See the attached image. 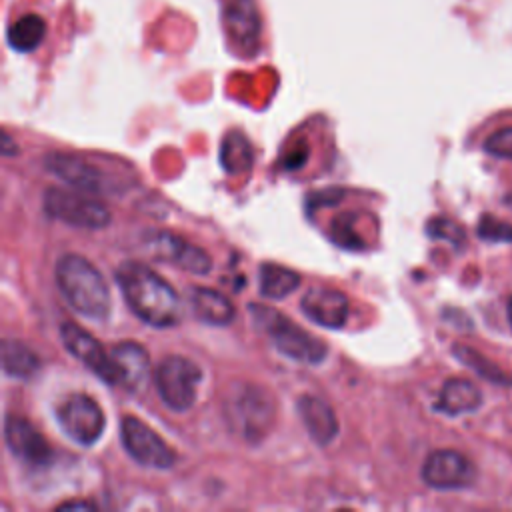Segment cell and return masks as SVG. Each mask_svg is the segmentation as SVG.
<instances>
[{
    "mask_svg": "<svg viewBox=\"0 0 512 512\" xmlns=\"http://www.w3.org/2000/svg\"><path fill=\"white\" fill-rule=\"evenodd\" d=\"M228 426L248 442L262 440L274 424L272 396L254 384H234L222 402Z\"/></svg>",
    "mask_w": 512,
    "mask_h": 512,
    "instance_id": "4",
    "label": "cell"
},
{
    "mask_svg": "<svg viewBox=\"0 0 512 512\" xmlns=\"http://www.w3.org/2000/svg\"><path fill=\"white\" fill-rule=\"evenodd\" d=\"M114 386L128 392H140L150 376V356L138 342H118L110 350Z\"/></svg>",
    "mask_w": 512,
    "mask_h": 512,
    "instance_id": "16",
    "label": "cell"
},
{
    "mask_svg": "<svg viewBox=\"0 0 512 512\" xmlns=\"http://www.w3.org/2000/svg\"><path fill=\"white\" fill-rule=\"evenodd\" d=\"M486 152L498 158H512V128H502L490 134L484 142Z\"/></svg>",
    "mask_w": 512,
    "mask_h": 512,
    "instance_id": "27",
    "label": "cell"
},
{
    "mask_svg": "<svg viewBox=\"0 0 512 512\" xmlns=\"http://www.w3.org/2000/svg\"><path fill=\"white\" fill-rule=\"evenodd\" d=\"M300 310L310 322L328 330H338L348 320L350 302L346 294L336 288L312 286L304 292L300 300Z\"/></svg>",
    "mask_w": 512,
    "mask_h": 512,
    "instance_id": "15",
    "label": "cell"
},
{
    "mask_svg": "<svg viewBox=\"0 0 512 512\" xmlns=\"http://www.w3.org/2000/svg\"><path fill=\"white\" fill-rule=\"evenodd\" d=\"M250 314L258 328L270 336L274 348L282 356H288L302 364H320L326 358V342L314 338L310 332L300 328L278 310L262 304H250Z\"/></svg>",
    "mask_w": 512,
    "mask_h": 512,
    "instance_id": "5",
    "label": "cell"
},
{
    "mask_svg": "<svg viewBox=\"0 0 512 512\" xmlns=\"http://www.w3.org/2000/svg\"><path fill=\"white\" fill-rule=\"evenodd\" d=\"M62 430L80 446H94L106 426V418L96 400L88 394H72L58 408Z\"/></svg>",
    "mask_w": 512,
    "mask_h": 512,
    "instance_id": "9",
    "label": "cell"
},
{
    "mask_svg": "<svg viewBox=\"0 0 512 512\" xmlns=\"http://www.w3.org/2000/svg\"><path fill=\"white\" fill-rule=\"evenodd\" d=\"M60 508H62V510H68V508H92V504H84V502H68V504H62Z\"/></svg>",
    "mask_w": 512,
    "mask_h": 512,
    "instance_id": "29",
    "label": "cell"
},
{
    "mask_svg": "<svg viewBox=\"0 0 512 512\" xmlns=\"http://www.w3.org/2000/svg\"><path fill=\"white\" fill-rule=\"evenodd\" d=\"M116 282L130 310L154 328L180 324L184 306L176 290L148 266L126 260L116 270Z\"/></svg>",
    "mask_w": 512,
    "mask_h": 512,
    "instance_id": "1",
    "label": "cell"
},
{
    "mask_svg": "<svg viewBox=\"0 0 512 512\" xmlns=\"http://www.w3.org/2000/svg\"><path fill=\"white\" fill-rule=\"evenodd\" d=\"M120 440L126 452L142 466L166 470L176 462L174 450L136 416H124L120 424Z\"/></svg>",
    "mask_w": 512,
    "mask_h": 512,
    "instance_id": "8",
    "label": "cell"
},
{
    "mask_svg": "<svg viewBox=\"0 0 512 512\" xmlns=\"http://www.w3.org/2000/svg\"><path fill=\"white\" fill-rule=\"evenodd\" d=\"M296 410L308 436L318 446H326L338 436V418L326 400L312 394H304L298 398Z\"/></svg>",
    "mask_w": 512,
    "mask_h": 512,
    "instance_id": "17",
    "label": "cell"
},
{
    "mask_svg": "<svg viewBox=\"0 0 512 512\" xmlns=\"http://www.w3.org/2000/svg\"><path fill=\"white\" fill-rule=\"evenodd\" d=\"M220 162L228 174L246 172L252 166V146L240 132H228L222 140Z\"/></svg>",
    "mask_w": 512,
    "mask_h": 512,
    "instance_id": "23",
    "label": "cell"
},
{
    "mask_svg": "<svg viewBox=\"0 0 512 512\" xmlns=\"http://www.w3.org/2000/svg\"><path fill=\"white\" fill-rule=\"evenodd\" d=\"M44 168L68 186L88 194H124L134 180L128 168L112 160H96L78 152H50L44 156Z\"/></svg>",
    "mask_w": 512,
    "mask_h": 512,
    "instance_id": "3",
    "label": "cell"
},
{
    "mask_svg": "<svg viewBox=\"0 0 512 512\" xmlns=\"http://www.w3.org/2000/svg\"><path fill=\"white\" fill-rule=\"evenodd\" d=\"M478 236L486 242H512V224L486 214L480 218Z\"/></svg>",
    "mask_w": 512,
    "mask_h": 512,
    "instance_id": "26",
    "label": "cell"
},
{
    "mask_svg": "<svg viewBox=\"0 0 512 512\" xmlns=\"http://www.w3.org/2000/svg\"><path fill=\"white\" fill-rule=\"evenodd\" d=\"M300 280H302L300 274L286 266H280L274 262H264L260 266V294L264 298L280 300L290 292H294Z\"/></svg>",
    "mask_w": 512,
    "mask_h": 512,
    "instance_id": "22",
    "label": "cell"
},
{
    "mask_svg": "<svg viewBox=\"0 0 512 512\" xmlns=\"http://www.w3.org/2000/svg\"><path fill=\"white\" fill-rule=\"evenodd\" d=\"M44 212L74 228L100 230L110 224V210L94 194L68 188H48L42 198Z\"/></svg>",
    "mask_w": 512,
    "mask_h": 512,
    "instance_id": "6",
    "label": "cell"
},
{
    "mask_svg": "<svg viewBox=\"0 0 512 512\" xmlns=\"http://www.w3.org/2000/svg\"><path fill=\"white\" fill-rule=\"evenodd\" d=\"M146 248L152 258L178 266L190 274H208L212 270V258L208 252L172 232H152L146 238Z\"/></svg>",
    "mask_w": 512,
    "mask_h": 512,
    "instance_id": "11",
    "label": "cell"
},
{
    "mask_svg": "<svg viewBox=\"0 0 512 512\" xmlns=\"http://www.w3.org/2000/svg\"><path fill=\"white\" fill-rule=\"evenodd\" d=\"M60 340H62L64 348L76 360H80L92 374H96L108 386H114L110 350H104V346L90 332H86L84 328H80L74 322H62L60 324Z\"/></svg>",
    "mask_w": 512,
    "mask_h": 512,
    "instance_id": "14",
    "label": "cell"
},
{
    "mask_svg": "<svg viewBox=\"0 0 512 512\" xmlns=\"http://www.w3.org/2000/svg\"><path fill=\"white\" fill-rule=\"evenodd\" d=\"M224 32L232 48L250 58L258 52L262 20L254 0H222Z\"/></svg>",
    "mask_w": 512,
    "mask_h": 512,
    "instance_id": "10",
    "label": "cell"
},
{
    "mask_svg": "<svg viewBox=\"0 0 512 512\" xmlns=\"http://www.w3.org/2000/svg\"><path fill=\"white\" fill-rule=\"evenodd\" d=\"M506 316H508V322H510V326H512V296H510V300H508V304H506Z\"/></svg>",
    "mask_w": 512,
    "mask_h": 512,
    "instance_id": "30",
    "label": "cell"
},
{
    "mask_svg": "<svg viewBox=\"0 0 512 512\" xmlns=\"http://www.w3.org/2000/svg\"><path fill=\"white\" fill-rule=\"evenodd\" d=\"M4 442L8 450L26 466L44 468L52 462V448L44 436L22 416L4 418Z\"/></svg>",
    "mask_w": 512,
    "mask_h": 512,
    "instance_id": "13",
    "label": "cell"
},
{
    "mask_svg": "<svg viewBox=\"0 0 512 512\" xmlns=\"http://www.w3.org/2000/svg\"><path fill=\"white\" fill-rule=\"evenodd\" d=\"M426 232H428V236H432L436 240H446L452 246H462L466 240L464 230L448 218H432L426 226Z\"/></svg>",
    "mask_w": 512,
    "mask_h": 512,
    "instance_id": "25",
    "label": "cell"
},
{
    "mask_svg": "<svg viewBox=\"0 0 512 512\" xmlns=\"http://www.w3.org/2000/svg\"><path fill=\"white\" fill-rule=\"evenodd\" d=\"M474 478V464L456 450H434L422 464V480L436 490H460Z\"/></svg>",
    "mask_w": 512,
    "mask_h": 512,
    "instance_id": "12",
    "label": "cell"
},
{
    "mask_svg": "<svg viewBox=\"0 0 512 512\" xmlns=\"http://www.w3.org/2000/svg\"><path fill=\"white\" fill-rule=\"evenodd\" d=\"M452 352H454V356L462 362V364H466V366H470L474 372H478L482 378H486V380H490V382H496V384H508V382H512V380H508L506 378V374L496 366V364H492L488 358H484L480 352H476L474 348H468V346H464V344H454L452 346Z\"/></svg>",
    "mask_w": 512,
    "mask_h": 512,
    "instance_id": "24",
    "label": "cell"
},
{
    "mask_svg": "<svg viewBox=\"0 0 512 512\" xmlns=\"http://www.w3.org/2000/svg\"><path fill=\"white\" fill-rule=\"evenodd\" d=\"M46 36V20L40 14H24L8 28V44L16 52L36 50Z\"/></svg>",
    "mask_w": 512,
    "mask_h": 512,
    "instance_id": "21",
    "label": "cell"
},
{
    "mask_svg": "<svg viewBox=\"0 0 512 512\" xmlns=\"http://www.w3.org/2000/svg\"><path fill=\"white\" fill-rule=\"evenodd\" d=\"M200 380L202 370L184 356H166L154 372L158 396L174 412H186L194 406Z\"/></svg>",
    "mask_w": 512,
    "mask_h": 512,
    "instance_id": "7",
    "label": "cell"
},
{
    "mask_svg": "<svg viewBox=\"0 0 512 512\" xmlns=\"http://www.w3.org/2000/svg\"><path fill=\"white\" fill-rule=\"evenodd\" d=\"M2 368L12 378L28 380L40 370V358L24 342L6 338L2 342Z\"/></svg>",
    "mask_w": 512,
    "mask_h": 512,
    "instance_id": "20",
    "label": "cell"
},
{
    "mask_svg": "<svg viewBox=\"0 0 512 512\" xmlns=\"http://www.w3.org/2000/svg\"><path fill=\"white\" fill-rule=\"evenodd\" d=\"M56 284L68 306L90 320L110 316V288L102 272L80 254H64L56 262Z\"/></svg>",
    "mask_w": 512,
    "mask_h": 512,
    "instance_id": "2",
    "label": "cell"
},
{
    "mask_svg": "<svg viewBox=\"0 0 512 512\" xmlns=\"http://www.w3.org/2000/svg\"><path fill=\"white\" fill-rule=\"evenodd\" d=\"M188 298H190L192 314L204 324L228 326L236 316L234 304L218 290L204 288V286H192L188 292Z\"/></svg>",
    "mask_w": 512,
    "mask_h": 512,
    "instance_id": "18",
    "label": "cell"
},
{
    "mask_svg": "<svg viewBox=\"0 0 512 512\" xmlns=\"http://www.w3.org/2000/svg\"><path fill=\"white\" fill-rule=\"evenodd\" d=\"M2 142H4V144H2V154H4V156H12V154L18 152V148H12L14 142L10 140V136H8L6 132L2 134Z\"/></svg>",
    "mask_w": 512,
    "mask_h": 512,
    "instance_id": "28",
    "label": "cell"
},
{
    "mask_svg": "<svg viewBox=\"0 0 512 512\" xmlns=\"http://www.w3.org/2000/svg\"><path fill=\"white\" fill-rule=\"evenodd\" d=\"M482 404V392L476 384H472L466 378H450L444 382L436 410L448 414V416H458L466 412H474Z\"/></svg>",
    "mask_w": 512,
    "mask_h": 512,
    "instance_id": "19",
    "label": "cell"
}]
</instances>
